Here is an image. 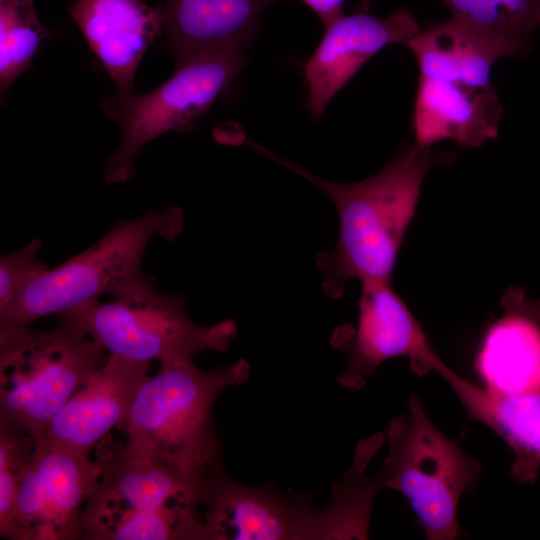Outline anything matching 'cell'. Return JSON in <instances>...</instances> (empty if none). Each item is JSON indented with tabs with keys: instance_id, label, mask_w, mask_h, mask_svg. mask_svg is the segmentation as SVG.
I'll return each instance as SVG.
<instances>
[{
	"instance_id": "6da1fadb",
	"label": "cell",
	"mask_w": 540,
	"mask_h": 540,
	"mask_svg": "<svg viewBox=\"0 0 540 540\" xmlns=\"http://www.w3.org/2000/svg\"><path fill=\"white\" fill-rule=\"evenodd\" d=\"M243 144L288 168L319 188L334 204L339 218L338 241L332 251L317 255L326 296L337 299L349 280H391L405 233L415 215L428 171L450 165L451 152L417 145L403 148L372 177L354 183L330 181L307 171L263 146Z\"/></svg>"
},
{
	"instance_id": "7a4b0ae2",
	"label": "cell",
	"mask_w": 540,
	"mask_h": 540,
	"mask_svg": "<svg viewBox=\"0 0 540 540\" xmlns=\"http://www.w3.org/2000/svg\"><path fill=\"white\" fill-rule=\"evenodd\" d=\"M249 374L245 359L207 371L193 360L161 364L137 390L124 423L125 447L176 469L203 494L210 479L224 470L214 404L224 389L246 382Z\"/></svg>"
},
{
	"instance_id": "3957f363",
	"label": "cell",
	"mask_w": 540,
	"mask_h": 540,
	"mask_svg": "<svg viewBox=\"0 0 540 540\" xmlns=\"http://www.w3.org/2000/svg\"><path fill=\"white\" fill-rule=\"evenodd\" d=\"M406 45L419 65L415 143L451 140L478 148L496 138L504 110L491 71L502 54L452 19L427 21Z\"/></svg>"
},
{
	"instance_id": "277c9868",
	"label": "cell",
	"mask_w": 540,
	"mask_h": 540,
	"mask_svg": "<svg viewBox=\"0 0 540 540\" xmlns=\"http://www.w3.org/2000/svg\"><path fill=\"white\" fill-rule=\"evenodd\" d=\"M86 502L83 539L206 540L202 488L176 469L128 450L101 447Z\"/></svg>"
},
{
	"instance_id": "5b68a950",
	"label": "cell",
	"mask_w": 540,
	"mask_h": 540,
	"mask_svg": "<svg viewBox=\"0 0 540 540\" xmlns=\"http://www.w3.org/2000/svg\"><path fill=\"white\" fill-rule=\"evenodd\" d=\"M182 226L177 206L117 220L95 244L34 279L0 316V333L90 305L104 294L116 297L143 282L149 277L142 268L149 242L154 237L173 240Z\"/></svg>"
},
{
	"instance_id": "8992f818",
	"label": "cell",
	"mask_w": 540,
	"mask_h": 540,
	"mask_svg": "<svg viewBox=\"0 0 540 540\" xmlns=\"http://www.w3.org/2000/svg\"><path fill=\"white\" fill-rule=\"evenodd\" d=\"M50 330L0 333V421L38 445L52 417L106 362L108 355L64 317Z\"/></svg>"
},
{
	"instance_id": "52a82bcc",
	"label": "cell",
	"mask_w": 540,
	"mask_h": 540,
	"mask_svg": "<svg viewBox=\"0 0 540 540\" xmlns=\"http://www.w3.org/2000/svg\"><path fill=\"white\" fill-rule=\"evenodd\" d=\"M184 306L183 295L159 292L148 277L112 301L58 316L81 328L109 354L132 360L165 364L193 360L204 350L226 351L237 336L236 322L199 325Z\"/></svg>"
},
{
	"instance_id": "ba28073f",
	"label": "cell",
	"mask_w": 540,
	"mask_h": 540,
	"mask_svg": "<svg viewBox=\"0 0 540 540\" xmlns=\"http://www.w3.org/2000/svg\"><path fill=\"white\" fill-rule=\"evenodd\" d=\"M408 407L409 414L394 417L388 427L389 451L379 472L383 488L408 498L427 539H456L459 499L476 486L483 465L431 422L415 394Z\"/></svg>"
},
{
	"instance_id": "9c48e42d",
	"label": "cell",
	"mask_w": 540,
	"mask_h": 540,
	"mask_svg": "<svg viewBox=\"0 0 540 540\" xmlns=\"http://www.w3.org/2000/svg\"><path fill=\"white\" fill-rule=\"evenodd\" d=\"M245 62L242 50L201 55L177 65L173 76L151 92L105 99L102 110L122 132L117 150L107 160L105 183L132 179L136 156L156 137L189 131L230 87Z\"/></svg>"
},
{
	"instance_id": "30bf717a",
	"label": "cell",
	"mask_w": 540,
	"mask_h": 540,
	"mask_svg": "<svg viewBox=\"0 0 540 540\" xmlns=\"http://www.w3.org/2000/svg\"><path fill=\"white\" fill-rule=\"evenodd\" d=\"M358 308L357 326L336 328L330 340L347 358L344 371L337 377L340 385L359 390L381 363L398 356H407L411 370L419 376L435 371L444 377L451 370L395 292L391 280L363 282Z\"/></svg>"
},
{
	"instance_id": "8fae6325",
	"label": "cell",
	"mask_w": 540,
	"mask_h": 540,
	"mask_svg": "<svg viewBox=\"0 0 540 540\" xmlns=\"http://www.w3.org/2000/svg\"><path fill=\"white\" fill-rule=\"evenodd\" d=\"M99 472L97 458L35 447L17 491L7 539H83V512Z\"/></svg>"
},
{
	"instance_id": "7c38bea8",
	"label": "cell",
	"mask_w": 540,
	"mask_h": 540,
	"mask_svg": "<svg viewBox=\"0 0 540 540\" xmlns=\"http://www.w3.org/2000/svg\"><path fill=\"white\" fill-rule=\"evenodd\" d=\"M419 32L409 10L399 8L386 17H377L366 4L325 27L322 40L304 65L311 117L320 119L330 100L372 56L390 44L406 45Z\"/></svg>"
},
{
	"instance_id": "4fadbf2b",
	"label": "cell",
	"mask_w": 540,
	"mask_h": 540,
	"mask_svg": "<svg viewBox=\"0 0 540 540\" xmlns=\"http://www.w3.org/2000/svg\"><path fill=\"white\" fill-rule=\"evenodd\" d=\"M150 363L108 354L105 364L52 417L35 447L89 457L113 427L125 423Z\"/></svg>"
},
{
	"instance_id": "5bb4252c",
	"label": "cell",
	"mask_w": 540,
	"mask_h": 540,
	"mask_svg": "<svg viewBox=\"0 0 540 540\" xmlns=\"http://www.w3.org/2000/svg\"><path fill=\"white\" fill-rule=\"evenodd\" d=\"M500 304L504 314L488 326L475 358L484 389L503 396L540 395V301L511 287Z\"/></svg>"
},
{
	"instance_id": "9a60e30c",
	"label": "cell",
	"mask_w": 540,
	"mask_h": 540,
	"mask_svg": "<svg viewBox=\"0 0 540 540\" xmlns=\"http://www.w3.org/2000/svg\"><path fill=\"white\" fill-rule=\"evenodd\" d=\"M68 12L116 84L117 95H135L137 67L164 26L162 6L142 0H76Z\"/></svg>"
},
{
	"instance_id": "2e32d148",
	"label": "cell",
	"mask_w": 540,
	"mask_h": 540,
	"mask_svg": "<svg viewBox=\"0 0 540 540\" xmlns=\"http://www.w3.org/2000/svg\"><path fill=\"white\" fill-rule=\"evenodd\" d=\"M302 500L269 485H241L222 470L202 495L206 540H295Z\"/></svg>"
},
{
	"instance_id": "e0dca14e",
	"label": "cell",
	"mask_w": 540,
	"mask_h": 540,
	"mask_svg": "<svg viewBox=\"0 0 540 540\" xmlns=\"http://www.w3.org/2000/svg\"><path fill=\"white\" fill-rule=\"evenodd\" d=\"M278 0H166L165 42L176 66L201 55L243 50L252 43L266 9Z\"/></svg>"
},
{
	"instance_id": "ac0fdd59",
	"label": "cell",
	"mask_w": 540,
	"mask_h": 540,
	"mask_svg": "<svg viewBox=\"0 0 540 540\" xmlns=\"http://www.w3.org/2000/svg\"><path fill=\"white\" fill-rule=\"evenodd\" d=\"M446 381L469 418L488 426L511 448V475L520 483H534L540 468V395L493 394L454 372Z\"/></svg>"
},
{
	"instance_id": "d6986e66",
	"label": "cell",
	"mask_w": 540,
	"mask_h": 540,
	"mask_svg": "<svg viewBox=\"0 0 540 540\" xmlns=\"http://www.w3.org/2000/svg\"><path fill=\"white\" fill-rule=\"evenodd\" d=\"M384 441L378 433L358 444L353 467L332 487V501L315 510L309 499L300 515L296 539H366L371 508L377 491L383 488L379 473L368 477L364 470Z\"/></svg>"
},
{
	"instance_id": "ffe728a7",
	"label": "cell",
	"mask_w": 540,
	"mask_h": 540,
	"mask_svg": "<svg viewBox=\"0 0 540 540\" xmlns=\"http://www.w3.org/2000/svg\"><path fill=\"white\" fill-rule=\"evenodd\" d=\"M456 23L486 41L503 57L528 51L538 27L540 0H441Z\"/></svg>"
},
{
	"instance_id": "44dd1931",
	"label": "cell",
	"mask_w": 540,
	"mask_h": 540,
	"mask_svg": "<svg viewBox=\"0 0 540 540\" xmlns=\"http://www.w3.org/2000/svg\"><path fill=\"white\" fill-rule=\"evenodd\" d=\"M46 33L32 0H0V91L3 99L15 79L32 68Z\"/></svg>"
},
{
	"instance_id": "7402d4cb",
	"label": "cell",
	"mask_w": 540,
	"mask_h": 540,
	"mask_svg": "<svg viewBox=\"0 0 540 540\" xmlns=\"http://www.w3.org/2000/svg\"><path fill=\"white\" fill-rule=\"evenodd\" d=\"M32 437L14 425L0 421V535L8 537L19 485L33 458Z\"/></svg>"
},
{
	"instance_id": "603a6c76",
	"label": "cell",
	"mask_w": 540,
	"mask_h": 540,
	"mask_svg": "<svg viewBox=\"0 0 540 540\" xmlns=\"http://www.w3.org/2000/svg\"><path fill=\"white\" fill-rule=\"evenodd\" d=\"M42 241L34 238L0 258V316L15 303L22 291L49 268L39 258Z\"/></svg>"
},
{
	"instance_id": "cb8c5ba5",
	"label": "cell",
	"mask_w": 540,
	"mask_h": 540,
	"mask_svg": "<svg viewBox=\"0 0 540 540\" xmlns=\"http://www.w3.org/2000/svg\"><path fill=\"white\" fill-rule=\"evenodd\" d=\"M320 19L324 27H327L336 19L344 15L343 5L345 0H301Z\"/></svg>"
},
{
	"instance_id": "d4e9b609",
	"label": "cell",
	"mask_w": 540,
	"mask_h": 540,
	"mask_svg": "<svg viewBox=\"0 0 540 540\" xmlns=\"http://www.w3.org/2000/svg\"><path fill=\"white\" fill-rule=\"evenodd\" d=\"M538 26H540V16H539Z\"/></svg>"
}]
</instances>
